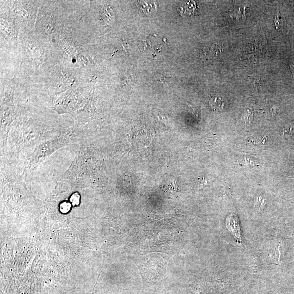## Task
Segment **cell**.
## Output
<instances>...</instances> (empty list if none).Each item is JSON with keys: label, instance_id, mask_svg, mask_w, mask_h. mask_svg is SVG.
Returning <instances> with one entry per match:
<instances>
[{"label": "cell", "instance_id": "6da1fadb", "mask_svg": "<svg viewBox=\"0 0 294 294\" xmlns=\"http://www.w3.org/2000/svg\"><path fill=\"white\" fill-rule=\"evenodd\" d=\"M137 5L146 15L150 16L156 13L157 9V3L155 1H138Z\"/></svg>", "mask_w": 294, "mask_h": 294}, {"label": "cell", "instance_id": "7a4b0ae2", "mask_svg": "<svg viewBox=\"0 0 294 294\" xmlns=\"http://www.w3.org/2000/svg\"><path fill=\"white\" fill-rule=\"evenodd\" d=\"M209 102L211 107L214 110L222 109V107L223 106V102H222V99L220 98L217 96L212 97L210 100Z\"/></svg>", "mask_w": 294, "mask_h": 294}, {"label": "cell", "instance_id": "3957f363", "mask_svg": "<svg viewBox=\"0 0 294 294\" xmlns=\"http://www.w3.org/2000/svg\"><path fill=\"white\" fill-rule=\"evenodd\" d=\"M253 117V112L250 111V109H247V111L243 113L242 119L246 124H249L252 122Z\"/></svg>", "mask_w": 294, "mask_h": 294}, {"label": "cell", "instance_id": "277c9868", "mask_svg": "<svg viewBox=\"0 0 294 294\" xmlns=\"http://www.w3.org/2000/svg\"><path fill=\"white\" fill-rule=\"evenodd\" d=\"M294 133V123H291L286 125L283 131V135H292Z\"/></svg>", "mask_w": 294, "mask_h": 294}, {"label": "cell", "instance_id": "5b68a950", "mask_svg": "<svg viewBox=\"0 0 294 294\" xmlns=\"http://www.w3.org/2000/svg\"><path fill=\"white\" fill-rule=\"evenodd\" d=\"M71 204L68 202H63L60 206V211L62 213H67L71 209Z\"/></svg>", "mask_w": 294, "mask_h": 294}, {"label": "cell", "instance_id": "8992f818", "mask_svg": "<svg viewBox=\"0 0 294 294\" xmlns=\"http://www.w3.org/2000/svg\"><path fill=\"white\" fill-rule=\"evenodd\" d=\"M70 200L73 206H78L80 203V195L78 193H75L71 196Z\"/></svg>", "mask_w": 294, "mask_h": 294}]
</instances>
